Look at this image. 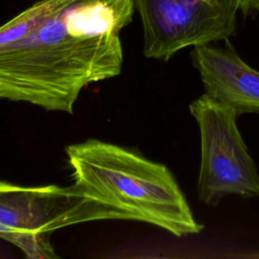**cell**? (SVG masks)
Returning a JSON list of instances; mask_svg holds the SVG:
<instances>
[{
    "label": "cell",
    "instance_id": "6da1fadb",
    "mask_svg": "<svg viewBox=\"0 0 259 259\" xmlns=\"http://www.w3.org/2000/svg\"><path fill=\"white\" fill-rule=\"evenodd\" d=\"M133 0H41L0 26V98L73 113L81 91L121 72Z\"/></svg>",
    "mask_w": 259,
    "mask_h": 259
},
{
    "label": "cell",
    "instance_id": "7a4b0ae2",
    "mask_svg": "<svg viewBox=\"0 0 259 259\" xmlns=\"http://www.w3.org/2000/svg\"><path fill=\"white\" fill-rule=\"evenodd\" d=\"M65 152L73 184L113 209L119 220L148 223L176 237L203 229L164 164L96 139L69 145Z\"/></svg>",
    "mask_w": 259,
    "mask_h": 259
},
{
    "label": "cell",
    "instance_id": "3957f363",
    "mask_svg": "<svg viewBox=\"0 0 259 259\" xmlns=\"http://www.w3.org/2000/svg\"><path fill=\"white\" fill-rule=\"evenodd\" d=\"M100 220L119 218L74 184L22 186L0 181V238L18 247L28 258H58L50 241L53 232Z\"/></svg>",
    "mask_w": 259,
    "mask_h": 259
},
{
    "label": "cell",
    "instance_id": "277c9868",
    "mask_svg": "<svg viewBox=\"0 0 259 259\" xmlns=\"http://www.w3.org/2000/svg\"><path fill=\"white\" fill-rule=\"evenodd\" d=\"M200 133L197 195L215 206L228 195L259 196V172L238 130L236 111L203 93L189 105Z\"/></svg>",
    "mask_w": 259,
    "mask_h": 259
},
{
    "label": "cell",
    "instance_id": "5b68a950",
    "mask_svg": "<svg viewBox=\"0 0 259 259\" xmlns=\"http://www.w3.org/2000/svg\"><path fill=\"white\" fill-rule=\"evenodd\" d=\"M144 28L146 58L167 62L187 47L235 34L236 0H133Z\"/></svg>",
    "mask_w": 259,
    "mask_h": 259
},
{
    "label": "cell",
    "instance_id": "8992f818",
    "mask_svg": "<svg viewBox=\"0 0 259 259\" xmlns=\"http://www.w3.org/2000/svg\"><path fill=\"white\" fill-rule=\"evenodd\" d=\"M190 57L206 95L238 115L259 113V72L241 59L228 39L225 47H193Z\"/></svg>",
    "mask_w": 259,
    "mask_h": 259
},
{
    "label": "cell",
    "instance_id": "52a82bcc",
    "mask_svg": "<svg viewBox=\"0 0 259 259\" xmlns=\"http://www.w3.org/2000/svg\"><path fill=\"white\" fill-rule=\"evenodd\" d=\"M238 9L244 13H250L252 11L259 12V0H236Z\"/></svg>",
    "mask_w": 259,
    "mask_h": 259
}]
</instances>
